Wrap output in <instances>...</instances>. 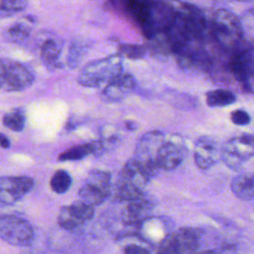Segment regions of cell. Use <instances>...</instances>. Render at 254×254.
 <instances>
[{"label": "cell", "instance_id": "44dd1931", "mask_svg": "<svg viewBox=\"0 0 254 254\" xmlns=\"http://www.w3.org/2000/svg\"><path fill=\"white\" fill-rule=\"evenodd\" d=\"M206 103L210 107H222L235 102L236 96L226 89H214L206 93Z\"/></svg>", "mask_w": 254, "mask_h": 254}, {"label": "cell", "instance_id": "5b68a950", "mask_svg": "<svg viewBox=\"0 0 254 254\" xmlns=\"http://www.w3.org/2000/svg\"><path fill=\"white\" fill-rule=\"evenodd\" d=\"M111 176L104 171L95 170L90 172L82 183L78 195L79 199L96 206L104 202L111 194Z\"/></svg>", "mask_w": 254, "mask_h": 254}, {"label": "cell", "instance_id": "d6986e66", "mask_svg": "<svg viewBox=\"0 0 254 254\" xmlns=\"http://www.w3.org/2000/svg\"><path fill=\"white\" fill-rule=\"evenodd\" d=\"M62 50L54 40H47L41 48V58L46 67L53 70L62 67L61 62Z\"/></svg>", "mask_w": 254, "mask_h": 254}, {"label": "cell", "instance_id": "f546056e", "mask_svg": "<svg viewBox=\"0 0 254 254\" xmlns=\"http://www.w3.org/2000/svg\"><path fill=\"white\" fill-rule=\"evenodd\" d=\"M0 144H1L2 148H4V149H6V148H9V147H10V141H9V139H8L4 134H1Z\"/></svg>", "mask_w": 254, "mask_h": 254}, {"label": "cell", "instance_id": "4316f807", "mask_svg": "<svg viewBox=\"0 0 254 254\" xmlns=\"http://www.w3.org/2000/svg\"><path fill=\"white\" fill-rule=\"evenodd\" d=\"M30 34V28L21 23H16L8 29V35L12 40L22 41Z\"/></svg>", "mask_w": 254, "mask_h": 254}, {"label": "cell", "instance_id": "4fadbf2b", "mask_svg": "<svg viewBox=\"0 0 254 254\" xmlns=\"http://www.w3.org/2000/svg\"><path fill=\"white\" fill-rule=\"evenodd\" d=\"M193 159L199 169H209L221 159V147L209 136L199 137L194 145Z\"/></svg>", "mask_w": 254, "mask_h": 254}, {"label": "cell", "instance_id": "52a82bcc", "mask_svg": "<svg viewBox=\"0 0 254 254\" xmlns=\"http://www.w3.org/2000/svg\"><path fill=\"white\" fill-rule=\"evenodd\" d=\"M1 239L14 246H28L34 240V229L24 218L13 214H3L0 217Z\"/></svg>", "mask_w": 254, "mask_h": 254}, {"label": "cell", "instance_id": "9c48e42d", "mask_svg": "<svg viewBox=\"0 0 254 254\" xmlns=\"http://www.w3.org/2000/svg\"><path fill=\"white\" fill-rule=\"evenodd\" d=\"M0 84L4 91H20L34 81L33 72L23 64L11 60L1 61Z\"/></svg>", "mask_w": 254, "mask_h": 254}, {"label": "cell", "instance_id": "e0dca14e", "mask_svg": "<svg viewBox=\"0 0 254 254\" xmlns=\"http://www.w3.org/2000/svg\"><path fill=\"white\" fill-rule=\"evenodd\" d=\"M230 69L239 79H245L246 76L254 71V48L236 50L230 60Z\"/></svg>", "mask_w": 254, "mask_h": 254}, {"label": "cell", "instance_id": "4dcf8cb0", "mask_svg": "<svg viewBox=\"0 0 254 254\" xmlns=\"http://www.w3.org/2000/svg\"><path fill=\"white\" fill-rule=\"evenodd\" d=\"M237 1H254V0H237Z\"/></svg>", "mask_w": 254, "mask_h": 254}, {"label": "cell", "instance_id": "ba28073f", "mask_svg": "<svg viewBox=\"0 0 254 254\" xmlns=\"http://www.w3.org/2000/svg\"><path fill=\"white\" fill-rule=\"evenodd\" d=\"M200 233L195 228L184 227L173 231L160 245L157 254H194Z\"/></svg>", "mask_w": 254, "mask_h": 254}, {"label": "cell", "instance_id": "30bf717a", "mask_svg": "<svg viewBox=\"0 0 254 254\" xmlns=\"http://www.w3.org/2000/svg\"><path fill=\"white\" fill-rule=\"evenodd\" d=\"M94 215V206L82 201H75L63 206L59 212L58 222L67 231H77L83 227Z\"/></svg>", "mask_w": 254, "mask_h": 254}, {"label": "cell", "instance_id": "9a60e30c", "mask_svg": "<svg viewBox=\"0 0 254 254\" xmlns=\"http://www.w3.org/2000/svg\"><path fill=\"white\" fill-rule=\"evenodd\" d=\"M139 225L140 237L148 243L160 245L173 231L165 217H148Z\"/></svg>", "mask_w": 254, "mask_h": 254}, {"label": "cell", "instance_id": "277c9868", "mask_svg": "<svg viewBox=\"0 0 254 254\" xmlns=\"http://www.w3.org/2000/svg\"><path fill=\"white\" fill-rule=\"evenodd\" d=\"M166 134L162 131L154 130L144 134L135 149L134 159L149 174L151 178L161 170L159 166V155Z\"/></svg>", "mask_w": 254, "mask_h": 254}, {"label": "cell", "instance_id": "8992f818", "mask_svg": "<svg viewBox=\"0 0 254 254\" xmlns=\"http://www.w3.org/2000/svg\"><path fill=\"white\" fill-rule=\"evenodd\" d=\"M254 156V137L243 134L226 141L221 147V160L232 169L239 170Z\"/></svg>", "mask_w": 254, "mask_h": 254}, {"label": "cell", "instance_id": "83f0119b", "mask_svg": "<svg viewBox=\"0 0 254 254\" xmlns=\"http://www.w3.org/2000/svg\"><path fill=\"white\" fill-rule=\"evenodd\" d=\"M230 118L235 125H239V126L247 125L251 120L250 115L245 110H242V109H236L232 111Z\"/></svg>", "mask_w": 254, "mask_h": 254}, {"label": "cell", "instance_id": "603a6c76", "mask_svg": "<svg viewBox=\"0 0 254 254\" xmlns=\"http://www.w3.org/2000/svg\"><path fill=\"white\" fill-rule=\"evenodd\" d=\"M71 177L64 170L57 171L50 181L51 189L57 193H64L71 186Z\"/></svg>", "mask_w": 254, "mask_h": 254}, {"label": "cell", "instance_id": "7a4b0ae2", "mask_svg": "<svg viewBox=\"0 0 254 254\" xmlns=\"http://www.w3.org/2000/svg\"><path fill=\"white\" fill-rule=\"evenodd\" d=\"M122 73V55H112L88 63L78 75V83L86 87L107 85Z\"/></svg>", "mask_w": 254, "mask_h": 254}, {"label": "cell", "instance_id": "f1b7e54d", "mask_svg": "<svg viewBox=\"0 0 254 254\" xmlns=\"http://www.w3.org/2000/svg\"><path fill=\"white\" fill-rule=\"evenodd\" d=\"M124 254H150V251L137 244H129L124 247Z\"/></svg>", "mask_w": 254, "mask_h": 254}, {"label": "cell", "instance_id": "cb8c5ba5", "mask_svg": "<svg viewBox=\"0 0 254 254\" xmlns=\"http://www.w3.org/2000/svg\"><path fill=\"white\" fill-rule=\"evenodd\" d=\"M119 54L129 59H142L147 54V48L137 44H123L119 46Z\"/></svg>", "mask_w": 254, "mask_h": 254}, {"label": "cell", "instance_id": "6da1fadb", "mask_svg": "<svg viewBox=\"0 0 254 254\" xmlns=\"http://www.w3.org/2000/svg\"><path fill=\"white\" fill-rule=\"evenodd\" d=\"M152 178L134 159H130L118 175L113 190L114 199L129 201L144 193V189Z\"/></svg>", "mask_w": 254, "mask_h": 254}, {"label": "cell", "instance_id": "7402d4cb", "mask_svg": "<svg viewBox=\"0 0 254 254\" xmlns=\"http://www.w3.org/2000/svg\"><path fill=\"white\" fill-rule=\"evenodd\" d=\"M3 124L12 131L20 132L25 127V113L20 108L12 109L3 116Z\"/></svg>", "mask_w": 254, "mask_h": 254}, {"label": "cell", "instance_id": "3957f363", "mask_svg": "<svg viewBox=\"0 0 254 254\" xmlns=\"http://www.w3.org/2000/svg\"><path fill=\"white\" fill-rule=\"evenodd\" d=\"M210 29L215 40L226 49H235L243 37V31L238 18L231 12L216 10L210 21Z\"/></svg>", "mask_w": 254, "mask_h": 254}, {"label": "cell", "instance_id": "2e32d148", "mask_svg": "<svg viewBox=\"0 0 254 254\" xmlns=\"http://www.w3.org/2000/svg\"><path fill=\"white\" fill-rule=\"evenodd\" d=\"M135 85L136 80L131 74L121 73L105 85L102 91V99L108 102L120 101L135 88Z\"/></svg>", "mask_w": 254, "mask_h": 254}, {"label": "cell", "instance_id": "7c38bea8", "mask_svg": "<svg viewBox=\"0 0 254 254\" xmlns=\"http://www.w3.org/2000/svg\"><path fill=\"white\" fill-rule=\"evenodd\" d=\"M187 149L181 136L177 134L166 135L159 155L161 170L171 171L181 165L186 157Z\"/></svg>", "mask_w": 254, "mask_h": 254}, {"label": "cell", "instance_id": "484cf974", "mask_svg": "<svg viewBox=\"0 0 254 254\" xmlns=\"http://www.w3.org/2000/svg\"><path fill=\"white\" fill-rule=\"evenodd\" d=\"M103 151L110 150L111 148L115 147L119 141V135L117 134L116 130L113 129V127H109L108 130L104 129V131L101 134L100 140H98Z\"/></svg>", "mask_w": 254, "mask_h": 254}, {"label": "cell", "instance_id": "5bb4252c", "mask_svg": "<svg viewBox=\"0 0 254 254\" xmlns=\"http://www.w3.org/2000/svg\"><path fill=\"white\" fill-rule=\"evenodd\" d=\"M154 205V200L145 193H142L134 199L127 201V204L122 211L121 219L123 223L127 225L139 224L150 217Z\"/></svg>", "mask_w": 254, "mask_h": 254}, {"label": "cell", "instance_id": "8fae6325", "mask_svg": "<svg viewBox=\"0 0 254 254\" xmlns=\"http://www.w3.org/2000/svg\"><path fill=\"white\" fill-rule=\"evenodd\" d=\"M34 187V180L25 176H7L0 180V202L11 205L22 199Z\"/></svg>", "mask_w": 254, "mask_h": 254}, {"label": "cell", "instance_id": "ac0fdd59", "mask_svg": "<svg viewBox=\"0 0 254 254\" xmlns=\"http://www.w3.org/2000/svg\"><path fill=\"white\" fill-rule=\"evenodd\" d=\"M230 188L236 197L241 200L254 198V173H241L231 181Z\"/></svg>", "mask_w": 254, "mask_h": 254}, {"label": "cell", "instance_id": "ffe728a7", "mask_svg": "<svg viewBox=\"0 0 254 254\" xmlns=\"http://www.w3.org/2000/svg\"><path fill=\"white\" fill-rule=\"evenodd\" d=\"M90 154L94 155L93 142L80 144L68 148L67 150L61 153V155L59 156V161H78L87 157Z\"/></svg>", "mask_w": 254, "mask_h": 254}, {"label": "cell", "instance_id": "d4e9b609", "mask_svg": "<svg viewBox=\"0 0 254 254\" xmlns=\"http://www.w3.org/2000/svg\"><path fill=\"white\" fill-rule=\"evenodd\" d=\"M28 0H1L0 8L2 16H11L26 9Z\"/></svg>", "mask_w": 254, "mask_h": 254}]
</instances>
